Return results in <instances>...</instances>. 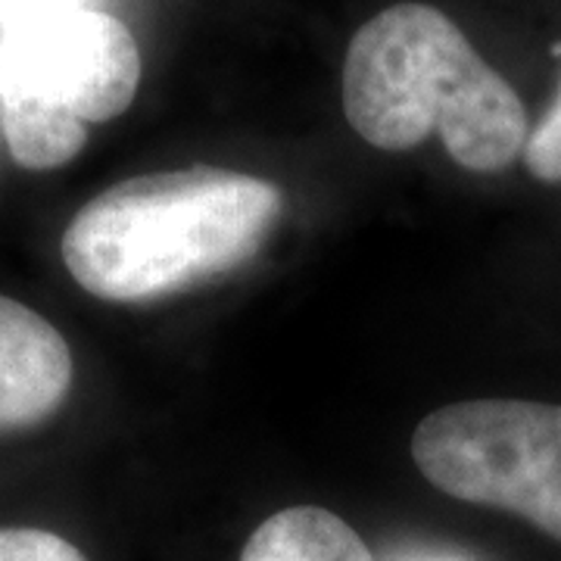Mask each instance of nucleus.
Listing matches in <instances>:
<instances>
[{"label": "nucleus", "mask_w": 561, "mask_h": 561, "mask_svg": "<svg viewBox=\"0 0 561 561\" xmlns=\"http://www.w3.org/2000/svg\"><path fill=\"white\" fill-rule=\"evenodd\" d=\"M280 206L275 184L231 169L138 175L81 206L62 234V262L98 300H157L253 260Z\"/></svg>", "instance_id": "nucleus-1"}, {"label": "nucleus", "mask_w": 561, "mask_h": 561, "mask_svg": "<svg viewBox=\"0 0 561 561\" xmlns=\"http://www.w3.org/2000/svg\"><path fill=\"white\" fill-rule=\"evenodd\" d=\"M343 113L365 144L402 153L437 135L471 172H500L524 153L527 113L456 22L431 3H393L353 35Z\"/></svg>", "instance_id": "nucleus-2"}, {"label": "nucleus", "mask_w": 561, "mask_h": 561, "mask_svg": "<svg viewBox=\"0 0 561 561\" xmlns=\"http://www.w3.org/2000/svg\"><path fill=\"white\" fill-rule=\"evenodd\" d=\"M138 84V41L101 10L69 7L0 35V125L25 169L47 172L76 160L88 125L122 116Z\"/></svg>", "instance_id": "nucleus-3"}, {"label": "nucleus", "mask_w": 561, "mask_h": 561, "mask_svg": "<svg viewBox=\"0 0 561 561\" xmlns=\"http://www.w3.org/2000/svg\"><path fill=\"white\" fill-rule=\"evenodd\" d=\"M421 478L459 502L512 512L561 542V405L465 400L412 434Z\"/></svg>", "instance_id": "nucleus-4"}, {"label": "nucleus", "mask_w": 561, "mask_h": 561, "mask_svg": "<svg viewBox=\"0 0 561 561\" xmlns=\"http://www.w3.org/2000/svg\"><path fill=\"white\" fill-rule=\"evenodd\" d=\"M72 387L69 343L25 302L0 297V431L50 419Z\"/></svg>", "instance_id": "nucleus-5"}, {"label": "nucleus", "mask_w": 561, "mask_h": 561, "mask_svg": "<svg viewBox=\"0 0 561 561\" xmlns=\"http://www.w3.org/2000/svg\"><path fill=\"white\" fill-rule=\"evenodd\" d=\"M241 561H375V556L334 512L290 505L253 530Z\"/></svg>", "instance_id": "nucleus-6"}, {"label": "nucleus", "mask_w": 561, "mask_h": 561, "mask_svg": "<svg viewBox=\"0 0 561 561\" xmlns=\"http://www.w3.org/2000/svg\"><path fill=\"white\" fill-rule=\"evenodd\" d=\"M0 561H88L79 546L38 527H3Z\"/></svg>", "instance_id": "nucleus-7"}, {"label": "nucleus", "mask_w": 561, "mask_h": 561, "mask_svg": "<svg viewBox=\"0 0 561 561\" xmlns=\"http://www.w3.org/2000/svg\"><path fill=\"white\" fill-rule=\"evenodd\" d=\"M522 157L534 179L546 181V184H561V84L540 125L527 135Z\"/></svg>", "instance_id": "nucleus-8"}, {"label": "nucleus", "mask_w": 561, "mask_h": 561, "mask_svg": "<svg viewBox=\"0 0 561 561\" xmlns=\"http://www.w3.org/2000/svg\"><path fill=\"white\" fill-rule=\"evenodd\" d=\"M79 7V0H0V25L10 28L16 22L35 20L44 13H57V10H69Z\"/></svg>", "instance_id": "nucleus-9"}]
</instances>
